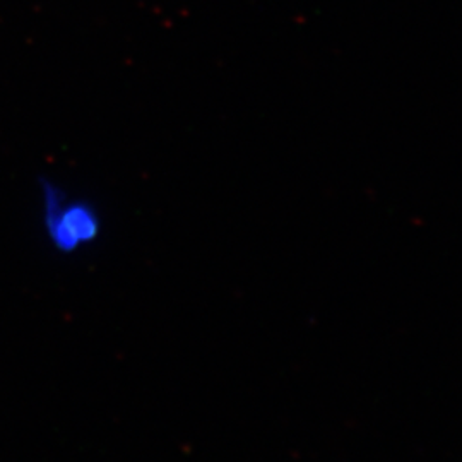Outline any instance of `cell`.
Returning <instances> with one entry per match:
<instances>
[{"mask_svg":"<svg viewBox=\"0 0 462 462\" xmlns=\"http://www.w3.org/2000/svg\"><path fill=\"white\" fill-rule=\"evenodd\" d=\"M43 225L51 247L76 254L101 235L98 209L83 199H69L55 183L43 180Z\"/></svg>","mask_w":462,"mask_h":462,"instance_id":"6da1fadb","label":"cell"}]
</instances>
